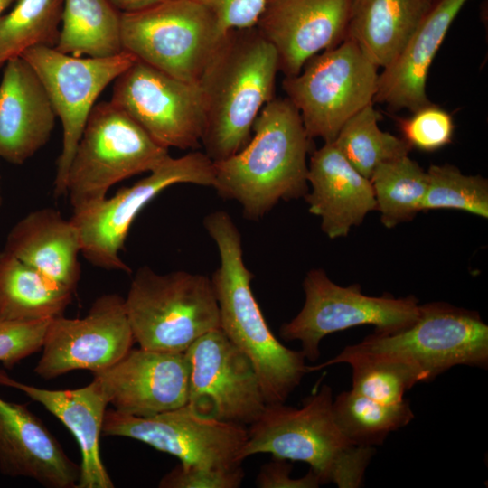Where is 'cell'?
Wrapping results in <instances>:
<instances>
[{
	"instance_id": "1",
	"label": "cell",
	"mask_w": 488,
	"mask_h": 488,
	"mask_svg": "<svg viewBox=\"0 0 488 488\" xmlns=\"http://www.w3.org/2000/svg\"><path fill=\"white\" fill-rule=\"evenodd\" d=\"M311 140L293 104L275 97L260 110L247 145L213 162V188L239 202L244 217L259 221L280 201L305 197L309 191Z\"/></svg>"
},
{
	"instance_id": "2",
	"label": "cell",
	"mask_w": 488,
	"mask_h": 488,
	"mask_svg": "<svg viewBox=\"0 0 488 488\" xmlns=\"http://www.w3.org/2000/svg\"><path fill=\"white\" fill-rule=\"evenodd\" d=\"M203 225L216 244L220 265L211 277L221 329L251 361L267 403H285L308 372L302 351L283 345L266 322L243 260L241 235L224 211L207 214Z\"/></svg>"
},
{
	"instance_id": "3",
	"label": "cell",
	"mask_w": 488,
	"mask_h": 488,
	"mask_svg": "<svg viewBox=\"0 0 488 488\" xmlns=\"http://www.w3.org/2000/svg\"><path fill=\"white\" fill-rule=\"evenodd\" d=\"M278 71L274 47L256 27L227 32L198 82L205 116L202 145L213 162L249 141L260 110L275 98Z\"/></svg>"
},
{
	"instance_id": "4",
	"label": "cell",
	"mask_w": 488,
	"mask_h": 488,
	"mask_svg": "<svg viewBox=\"0 0 488 488\" xmlns=\"http://www.w3.org/2000/svg\"><path fill=\"white\" fill-rule=\"evenodd\" d=\"M333 400L332 389L324 384L300 408L267 403L247 428L241 462L256 454H271L275 458L308 464L322 484L362 486L376 449L353 446L345 438L334 420Z\"/></svg>"
},
{
	"instance_id": "5",
	"label": "cell",
	"mask_w": 488,
	"mask_h": 488,
	"mask_svg": "<svg viewBox=\"0 0 488 488\" xmlns=\"http://www.w3.org/2000/svg\"><path fill=\"white\" fill-rule=\"evenodd\" d=\"M135 343L166 352H185L201 336L221 328L211 279L202 274L136 272L124 298Z\"/></svg>"
},
{
	"instance_id": "6",
	"label": "cell",
	"mask_w": 488,
	"mask_h": 488,
	"mask_svg": "<svg viewBox=\"0 0 488 488\" xmlns=\"http://www.w3.org/2000/svg\"><path fill=\"white\" fill-rule=\"evenodd\" d=\"M168 156L167 148L111 101L95 104L66 178L73 213L104 200L117 183L150 173Z\"/></svg>"
},
{
	"instance_id": "7",
	"label": "cell",
	"mask_w": 488,
	"mask_h": 488,
	"mask_svg": "<svg viewBox=\"0 0 488 488\" xmlns=\"http://www.w3.org/2000/svg\"><path fill=\"white\" fill-rule=\"evenodd\" d=\"M227 32L196 0H164L121 13L124 51L178 80L198 84Z\"/></svg>"
},
{
	"instance_id": "8",
	"label": "cell",
	"mask_w": 488,
	"mask_h": 488,
	"mask_svg": "<svg viewBox=\"0 0 488 488\" xmlns=\"http://www.w3.org/2000/svg\"><path fill=\"white\" fill-rule=\"evenodd\" d=\"M379 75V67L346 38L311 58L298 74L285 77L282 87L308 136L328 143L352 116L373 102Z\"/></svg>"
},
{
	"instance_id": "9",
	"label": "cell",
	"mask_w": 488,
	"mask_h": 488,
	"mask_svg": "<svg viewBox=\"0 0 488 488\" xmlns=\"http://www.w3.org/2000/svg\"><path fill=\"white\" fill-rule=\"evenodd\" d=\"M303 288L304 306L280 326L279 333L286 341H299L311 361L319 359L320 343L328 334L360 325H373L377 333H392L411 325L419 314L420 305L414 296H366L360 285L339 286L321 268L306 274Z\"/></svg>"
},
{
	"instance_id": "10",
	"label": "cell",
	"mask_w": 488,
	"mask_h": 488,
	"mask_svg": "<svg viewBox=\"0 0 488 488\" xmlns=\"http://www.w3.org/2000/svg\"><path fill=\"white\" fill-rule=\"evenodd\" d=\"M177 183L214 186L213 161L201 151L168 156L149 175L70 219L78 229L80 253L93 266L130 273L120 258L129 229L143 208L164 189Z\"/></svg>"
},
{
	"instance_id": "11",
	"label": "cell",
	"mask_w": 488,
	"mask_h": 488,
	"mask_svg": "<svg viewBox=\"0 0 488 488\" xmlns=\"http://www.w3.org/2000/svg\"><path fill=\"white\" fill-rule=\"evenodd\" d=\"M21 57L41 80L62 125L53 194L63 196L74 152L98 97L137 59L126 51L107 58L75 57L48 46L30 48Z\"/></svg>"
},
{
	"instance_id": "12",
	"label": "cell",
	"mask_w": 488,
	"mask_h": 488,
	"mask_svg": "<svg viewBox=\"0 0 488 488\" xmlns=\"http://www.w3.org/2000/svg\"><path fill=\"white\" fill-rule=\"evenodd\" d=\"M353 347L401 355L418 364L428 381L456 365L487 369L488 326L479 314L447 303L419 305L417 320L396 333H373Z\"/></svg>"
},
{
	"instance_id": "13",
	"label": "cell",
	"mask_w": 488,
	"mask_h": 488,
	"mask_svg": "<svg viewBox=\"0 0 488 488\" xmlns=\"http://www.w3.org/2000/svg\"><path fill=\"white\" fill-rule=\"evenodd\" d=\"M102 434L143 442L177 457L183 466L231 468L241 465L245 426L202 416L187 405L148 417L106 410Z\"/></svg>"
},
{
	"instance_id": "14",
	"label": "cell",
	"mask_w": 488,
	"mask_h": 488,
	"mask_svg": "<svg viewBox=\"0 0 488 488\" xmlns=\"http://www.w3.org/2000/svg\"><path fill=\"white\" fill-rule=\"evenodd\" d=\"M110 101L167 149L202 145L205 116L198 84L136 60L115 80Z\"/></svg>"
},
{
	"instance_id": "15",
	"label": "cell",
	"mask_w": 488,
	"mask_h": 488,
	"mask_svg": "<svg viewBox=\"0 0 488 488\" xmlns=\"http://www.w3.org/2000/svg\"><path fill=\"white\" fill-rule=\"evenodd\" d=\"M189 364L187 406L196 413L242 426L252 424L266 400L249 359L219 328L184 352Z\"/></svg>"
},
{
	"instance_id": "16",
	"label": "cell",
	"mask_w": 488,
	"mask_h": 488,
	"mask_svg": "<svg viewBox=\"0 0 488 488\" xmlns=\"http://www.w3.org/2000/svg\"><path fill=\"white\" fill-rule=\"evenodd\" d=\"M134 343L124 298L105 294L82 318L60 315L50 321L34 372L50 380L77 370L99 371L118 361Z\"/></svg>"
},
{
	"instance_id": "17",
	"label": "cell",
	"mask_w": 488,
	"mask_h": 488,
	"mask_svg": "<svg viewBox=\"0 0 488 488\" xmlns=\"http://www.w3.org/2000/svg\"><path fill=\"white\" fill-rule=\"evenodd\" d=\"M108 404L148 417L185 406L189 364L184 352L131 348L115 364L92 372Z\"/></svg>"
},
{
	"instance_id": "18",
	"label": "cell",
	"mask_w": 488,
	"mask_h": 488,
	"mask_svg": "<svg viewBox=\"0 0 488 488\" xmlns=\"http://www.w3.org/2000/svg\"><path fill=\"white\" fill-rule=\"evenodd\" d=\"M351 0H267L256 29L275 49L285 77L346 39Z\"/></svg>"
},
{
	"instance_id": "19",
	"label": "cell",
	"mask_w": 488,
	"mask_h": 488,
	"mask_svg": "<svg viewBox=\"0 0 488 488\" xmlns=\"http://www.w3.org/2000/svg\"><path fill=\"white\" fill-rule=\"evenodd\" d=\"M0 471L48 488H77L80 465L44 424L23 404L0 397Z\"/></svg>"
},
{
	"instance_id": "20",
	"label": "cell",
	"mask_w": 488,
	"mask_h": 488,
	"mask_svg": "<svg viewBox=\"0 0 488 488\" xmlns=\"http://www.w3.org/2000/svg\"><path fill=\"white\" fill-rule=\"evenodd\" d=\"M57 115L32 66L15 57L0 81V158L20 165L49 141Z\"/></svg>"
},
{
	"instance_id": "21",
	"label": "cell",
	"mask_w": 488,
	"mask_h": 488,
	"mask_svg": "<svg viewBox=\"0 0 488 488\" xmlns=\"http://www.w3.org/2000/svg\"><path fill=\"white\" fill-rule=\"evenodd\" d=\"M307 182L311 191L304 198L308 211L320 217L321 229L330 239L347 236L376 210L370 179L345 159L333 142L312 153Z\"/></svg>"
},
{
	"instance_id": "22",
	"label": "cell",
	"mask_w": 488,
	"mask_h": 488,
	"mask_svg": "<svg viewBox=\"0 0 488 488\" xmlns=\"http://www.w3.org/2000/svg\"><path fill=\"white\" fill-rule=\"evenodd\" d=\"M0 385L18 389L42 404L74 436L81 453L77 488L114 487L102 462L99 446L108 402L96 380L75 389H46L18 381L0 370Z\"/></svg>"
},
{
	"instance_id": "23",
	"label": "cell",
	"mask_w": 488,
	"mask_h": 488,
	"mask_svg": "<svg viewBox=\"0 0 488 488\" xmlns=\"http://www.w3.org/2000/svg\"><path fill=\"white\" fill-rule=\"evenodd\" d=\"M469 0H439L392 63L379 75L373 103L414 112L429 101L427 80L451 24Z\"/></svg>"
},
{
	"instance_id": "24",
	"label": "cell",
	"mask_w": 488,
	"mask_h": 488,
	"mask_svg": "<svg viewBox=\"0 0 488 488\" xmlns=\"http://www.w3.org/2000/svg\"><path fill=\"white\" fill-rule=\"evenodd\" d=\"M5 249L28 266L76 292L80 278V233L53 208L35 210L9 231Z\"/></svg>"
},
{
	"instance_id": "25",
	"label": "cell",
	"mask_w": 488,
	"mask_h": 488,
	"mask_svg": "<svg viewBox=\"0 0 488 488\" xmlns=\"http://www.w3.org/2000/svg\"><path fill=\"white\" fill-rule=\"evenodd\" d=\"M439 0H351L346 38L379 67L400 54Z\"/></svg>"
},
{
	"instance_id": "26",
	"label": "cell",
	"mask_w": 488,
	"mask_h": 488,
	"mask_svg": "<svg viewBox=\"0 0 488 488\" xmlns=\"http://www.w3.org/2000/svg\"><path fill=\"white\" fill-rule=\"evenodd\" d=\"M74 292L0 250V316L37 321L63 315Z\"/></svg>"
},
{
	"instance_id": "27",
	"label": "cell",
	"mask_w": 488,
	"mask_h": 488,
	"mask_svg": "<svg viewBox=\"0 0 488 488\" xmlns=\"http://www.w3.org/2000/svg\"><path fill=\"white\" fill-rule=\"evenodd\" d=\"M54 48L75 57L107 58L121 53V12L110 0H63Z\"/></svg>"
},
{
	"instance_id": "28",
	"label": "cell",
	"mask_w": 488,
	"mask_h": 488,
	"mask_svg": "<svg viewBox=\"0 0 488 488\" xmlns=\"http://www.w3.org/2000/svg\"><path fill=\"white\" fill-rule=\"evenodd\" d=\"M348 363L352 371V390L374 400L394 404L417 383L428 381L427 373L415 362L395 353L375 352L346 346L334 358L308 372L330 365Z\"/></svg>"
},
{
	"instance_id": "29",
	"label": "cell",
	"mask_w": 488,
	"mask_h": 488,
	"mask_svg": "<svg viewBox=\"0 0 488 488\" xmlns=\"http://www.w3.org/2000/svg\"><path fill=\"white\" fill-rule=\"evenodd\" d=\"M333 414L345 438L352 445L362 447L383 444L389 434L406 427L414 418L406 399L387 404L352 389L343 391L333 399Z\"/></svg>"
},
{
	"instance_id": "30",
	"label": "cell",
	"mask_w": 488,
	"mask_h": 488,
	"mask_svg": "<svg viewBox=\"0 0 488 488\" xmlns=\"http://www.w3.org/2000/svg\"><path fill=\"white\" fill-rule=\"evenodd\" d=\"M380 221L388 229L410 221L422 211L427 174L405 155L378 165L370 177Z\"/></svg>"
},
{
	"instance_id": "31",
	"label": "cell",
	"mask_w": 488,
	"mask_h": 488,
	"mask_svg": "<svg viewBox=\"0 0 488 488\" xmlns=\"http://www.w3.org/2000/svg\"><path fill=\"white\" fill-rule=\"evenodd\" d=\"M370 103L352 116L333 141L345 159L370 179L382 163L408 155L411 146L402 137L382 131L381 116Z\"/></svg>"
},
{
	"instance_id": "32",
	"label": "cell",
	"mask_w": 488,
	"mask_h": 488,
	"mask_svg": "<svg viewBox=\"0 0 488 488\" xmlns=\"http://www.w3.org/2000/svg\"><path fill=\"white\" fill-rule=\"evenodd\" d=\"M63 0H18L0 16V68L30 48L55 47Z\"/></svg>"
},
{
	"instance_id": "33",
	"label": "cell",
	"mask_w": 488,
	"mask_h": 488,
	"mask_svg": "<svg viewBox=\"0 0 488 488\" xmlns=\"http://www.w3.org/2000/svg\"><path fill=\"white\" fill-rule=\"evenodd\" d=\"M427 187L422 211L453 209L488 218V181L464 174L452 164H432L427 170Z\"/></svg>"
},
{
	"instance_id": "34",
	"label": "cell",
	"mask_w": 488,
	"mask_h": 488,
	"mask_svg": "<svg viewBox=\"0 0 488 488\" xmlns=\"http://www.w3.org/2000/svg\"><path fill=\"white\" fill-rule=\"evenodd\" d=\"M399 127L411 147L422 151H436L452 141L455 125L451 115L443 108L429 104L406 118H398Z\"/></svg>"
},
{
	"instance_id": "35",
	"label": "cell",
	"mask_w": 488,
	"mask_h": 488,
	"mask_svg": "<svg viewBox=\"0 0 488 488\" xmlns=\"http://www.w3.org/2000/svg\"><path fill=\"white\" fill-rule=\"evenodd\" d=\"M51 320L15 321L0 316V361L3 365L12 369L42 350Z\"/></svg>"
},
{
	"instance_id": "36",
	"label": "cell",
	"mask_w": 488,
	"mask_h": 488,
	"mask_svg": "<svg viewBox=\"0 0 488 488\" xmlns=\"http://www.w3.org/2000/svg\"><path fill=\"white\" fill-rule=\"evenodd\" d=\"M245 473L240 465L231 468L183 466L181 464L164 474L160 488H238Z\"/></svg>"
},
{
	"instance_id": "37",
	"label": "cell",
	"mask_w": 488,
	"mask_h": 488,
	"mask_svg": "<svg viewBox=\"0 0 488 488\" xmlns=\"http://www.w3.org/2000/svg\"><path fill=\"white\" fill-rule=\"evenodd\" d=\"M206 6L225 31L255 27L267 0H196Z\"/></svg>"
},
{
	"instance_id": "38",
	"label": "cell",
	"mask_w": 488,
	"mask_h": 488,
	"mask_svg": "<svg viewBox=\"0 0 488 488\" xmlns=\"http://www.w3.org/2000/svg\"><path fill=\"white\" fill-rule=\"evenodd\" d=\"M292 465L286 459L273 457L265 464L257 475L258 488H317L322 483L316 474L310 471L303 477L292 478Z\"/></svg>"
},
{
	"instance_id": "39",
	"label": "cell",
	"mask_w": 488,
	"mask_h": 488,
	"mask_svg": "<svg viewBox=\"0 0 488 488\" xmlns=\"http://www.w3.org/2000/svg\"><path fill=\"white\" fill-rule=\"evenodd\" d=\"M121 12L128 13L147 8L164 0H110Z\"/></svg>"
},
{
	"instance_id": "40",
	"label": "cell",
	"mask_w": 488,
	"mask_h": 488,
	"mask_svg": "<svg viewBox=\"0 0 488 488\" xmlns=\"http://www.w3.org/2000/svg\"><path fill=\"white\" fill-rule=\"evenodd\" d=\"M12 0H0V16L3 15V12L7 8Z\"/></svg>"
},
{
	"instance_id": "41",
	"label": "cell",
	"mask_w": 488,
	"mask_h": 488,
	"mask_svg": "<svg viewBox=\"0 0 488 488\" xmlns=\"http://www.w3.org/2000/svg\"><path fill=\"white\" fill-rule=\"evenodd\" d=\"M0 179H1V176H0ZM2 203H3V197H2L1 190H0V207L2 206Z\"/></svg>"
}]
</instances>
